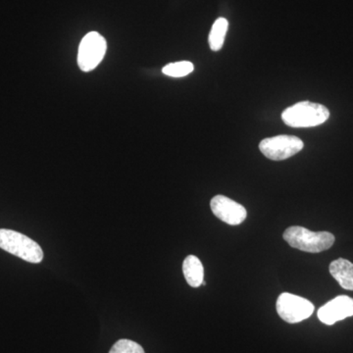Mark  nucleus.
<instances>
[{
	"instance_id": "0eeeda50",
	"label": "nucleus",
	"mask_w": 353,
	"mask_h": 353,
	"mask_svg": "<svg viewBox=\"0 0 353 353\" xmlns=\"http://www.w3.org/2000/svg\"><path fill=\"white\" fill-rule=\"evenodd\" d=\"M213 214L231 226L241 225L246 218V209L241 204L224 196H216L211 199Z\"/></svg>"
},
{
	"instance_id": "ddd939ff",
	"label": "nucleus",
	"mask_w": 353,
	"mask_h": 353,
	"mask_svg": "<svg viewBox=\"0 0 353 353\" xmlns=\"http://www.w3.org/2000/svg\"><path fill=\"white\" fill-rule=\"evenodd\" d=\"M109 353H145V350L136 341L120 340L111 348Z\"/></svg>"
},
{
	"instance_id": "7ed1b4c3",
	"label": "nucleus",
	"mask_w": 353,
	"mask_h": 353,
	"mask_svg": "<svg viewBox=\"0 0 353 353\" xmlns=\"http://www.w3.org/2000/svg\"><path fill=\"white\" fill-rule=\"evenodd\" d=\"M0 248L30 263H41L43 259L39 243L13 230L0 229Z\"/></svg>"
},
{
	"instance_id": "1a4fd4ad",
	"label": "nucleus",
	"mask_w": 353,
	"mask_h": 353,
	"mask_svg": "<svg viewBox=\"0 0 353 353\" xmlns=\"http://www.w3.org/2000/svg\"><path fill=\"white\" fill-rule=\"evenodd\" d=\"M330 273L343 289L353 290V263L347 259H339L330 264Z\"/></svg>"
},
{
	"instance_id": "f03ea898",
	"label": "nucleus",
	"mask_w": 353,
	"mask_h": 353,
	"mask_svg": "<svg viewBox=\"0 0 353 353\" xmlns=\"http://www.w3.org/2000/svg\"><path fill=\"white\" fill-rule=\"evenodd\" d=\"M330 117V111L322 104L301 101L285 109L282 114L285 124L292 128L319 126Z\"/></svg>"
},
{
	"instance_id": "6e6552de",
	"label": "nucleus",
	"mask_w": 353,
	"mask_h": 353,
	"mask_svg": "<svg viewBox=\"0 0 353 353\" xmlns=\"http://www.w3.org/2000/svg\"><path fill=\"white\" fill-rule=\"evenodd\" d=\"M353 316V299L347 296H336L318 310V318L326 325H334Z\"/></svg>"
},
{
	"instance_id": "f8f14e48",
	"label": "nucleus",
	"mask_w": 353,
	"mask_h": 353,
	"mask_svg": "<svg viewBox=\"0 0 353 353\" xmlns=\"http://www.w3.org/2000/svg\"><path fill=\"white\" fill-rule=\"evenodd\" d=\"M194 69V66L192 62L180 61L166 65L162 69V73L164 75L172 77V78H182V77L190 75Z\"/></svg>"
},
{
	"instance_id": "39448f33",
	"label": "nucleus",
	"mask_w": 353,
	"mask_h": 353,
	"mask_svg": "<svg viewBox=\"0 0 353 353\" xmlns=\"http://www.w3.org/2000/svg\"><path fill=\"white\" fill-rule=\"evenodd\" d=\"M276 309L279 316L290 324L307 319L314 312V305L303 297L284 292L278 297Z\"/></svg>"
},
{
	"instance_id": "9d476101",
	"label": "nucleus",
	"mask_w": 353,
	"mask_h": 353,
	"mask_svg": "<svg viewBox=\"0 0 353 353\" xmlns=\"http://www.w3.org/2000/svg\"><path fill=\"white\" fill-rule=\"evenodd\" d=\"M183 276L188 284L199 288L203 283L204 269L201 260L194 255H189L183 263Z\"/></svg>"
},
{
	"instance_id": "423d86ee",
	"label": "nucleus",
	"mask_w": 353,
	"mask_h": 353,
	"mask_svg": "<svg viewBox=\"0 0 353 353\" xmlns=\"http://www.w3.org/2000/svg\"><path fill=\"white\" fill-rule=\"evenodd\" d=\"M303 145V141L297 137L282 134V136L264 139L260 143L259 150L263 153L264 157L269 159L281 161L301 152Z\"/></svg>"
},
{
	"instance_id": "9b49d317",
	"label": "nucleus",
	"mask_w": 353,
	"mask_h": 353,
	"mask_svg": "<svg viewBox=\"0 0 353 353\" xmlns=\"http://www.w3.org/2000/svg\"><path fill=\"white\" fill-rule=\"evenodd\" d=\"M229 28V22L225 18H219L215 21L209 34L208 43L211 50L219 51L223 48L225 38Z\"/></svg>"
},
{
	"instance_id": "f257e3e1",
	"label": "nucleus",
	"mask_w": 353,
	"mask_h": 353,
	"mask_svg": "<svg viewBox=\"0 0 353 353\" xmlns=\"http://www.w3.org/2000/svg\"><path fill=\"white\" fill-rule=\"evenodd\" d=\"M284 240L301 252L318 253L333 246L334 236L329 232H311L306 228L294 226L285 230Z\"/></svg>"
},
{
	"instance_id": "20e7f679",
	"label": "nucleus",
	"mask_w": 353,
	"mask_h": 353,
	"mask_svg": "<svg viewBox=\"0 0 353 353\" xmlns=\"http://www.w3.org/2000/svg\"><path fill=\"white\" fill-rule=\"evenodd\" d=\"M108 50V43L101 34L90 32L81 41L78 51V64L83 72L97 68L103 60Z\"/></svg>"
}]
</instances>
